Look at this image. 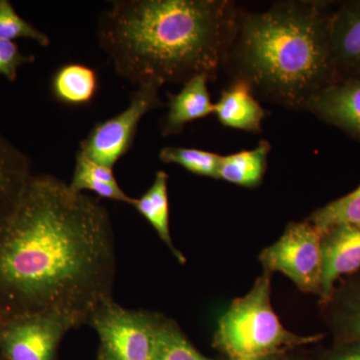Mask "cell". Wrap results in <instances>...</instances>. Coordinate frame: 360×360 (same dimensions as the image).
I'll return each instance as SVG.
<instances>
[{"instance_id": "obj_1", "label": "cell", "mask_w": 360, "mask_h": 360, "mask_svg": "<svg viewBox=\"0 0 360 360\" xmlns=\"http://www.w3.org/2000/svg\"><path fill=\"white\" fill-rule=\"evenodd\" d=\"M115 274L106 208L53 175L32 174L0 217V322L46 312L89 326L112 300Z\"/></svg>"}, {"instance_id": "obj_2", "label": "cell", "mask_w": 360, "mask_h": 360, "mask_svg": "<svg viewBox=\"0 0 360 360\" xmlns=\"http://www.w3.org/2000/svg\"><path fill=\"white\" fill-rule=\"evenodd\" d=\"M236 13L226 0H118L101 13L97 37L117 75L137 86L213 80Z\"/></svg>"}, {"instance_id": "obj_3", "label": "cell", "mask_w": 360, "mask_h": 360, "mask_svg": "<svg viewBox=\"0 0 360 360\" xmlns=\"http://www.w3.org/2000/svg\"><path fill=\"white\" fill-rule=\"evenodd\" d=\"M328 2L281 1L236 13L224 63L253 94L288 110H307L335 82L329 51Z\"/></svg>"}, {"instance_id": "obj_4", "label": "cell", "mask_w": 360, "mask_h": 360, "mask_svg": "<svg viewBox=\"0 0 360 360\" xmlns=\"http://www.w3.org/2000/svg\"><path fill=\"white\" fill-rule=\"evenodd\" d=\"M321 335L302 336L288 330L270 302V274L258 277L248 295L238 298L219 321L213 347L229 359L285 354L310 345Z\"/></svg>"}, {"instance_id": "obj_5", "label": "cell", "mask_w": 360, "mask_h": 360, "mask_svg": "<svg viewBox=\"0 0 360 360\" xmlns=\"http://www.w3.org/2000/svg\"><path fill=\"white\" fill-rule=\"evenodd\" d=\"M161 316L127 309L112 300L92 315L89 326L101 340L99 355L105 360H151Z\"/></svg>"}, {"instance_id": "obj_6", "label": "cell", "mask_w": 360, "mask_h": 360, "mask_svg": "<svg viewBox=\"0 0 360 360\" xmlns=\"http://www.w3.org/2000/svg\"><path fill=\"white\" fill-rule=\"evenodd\" d=\"M323 232L309 219L288 225L281 238L260 253L265 271L281 272L303 292L321 296Z\"/></svg>"}, {"instance_id": "obj_7", "label": "cell", "mask_w": 360, "mask_h": 360, "mask_svg": "<svg viewBox=\"0 0 360 360\" xmlns=\"http://www.w3.org/2000/svg\"><path fill=\"white\" fill-rule=\"evenodd\" d=\"M158 91L160 89L151 85L137 86L129 105L117 115L94 125L86 139L80 142L78 153L113 168L131 148L141 118L163 105Z\"/></svg>"}, {"instance_id": "obj_8", "label": "cell", "mask_w": 360, "mask_h": 360, "mask_svg": "<svg viewBox=\"0 0 360 360\" xmlns=\"http://www.w3.org/2000/svg\"><path fill=\"white\" fill-rule=\"evenodd\" d=\"M75 324L60 315L39 312L0 322L4 360H54L63 336Z\"/></svg>"}, {"instance_id": "obj_9", "label": "cell", "mask_w": 360, "mask_h": 360, "mask_svg": "<svg viewBox=\"0 0 360 360\" xmlns=\"http://www.w3.org/2000/svg\"><path fill=\"white\" fill-rule=\"evenodd\" d=\"M329 51L335 82L360 77V0L343 2L331 13Z\"/></svg>"}, {"instance_id": "obj_10", "label": "cell", "mask_w": 360, "mask_h": 360, "mask_svg": "<svg viewBox=\"0 0 360 360\" xmlns=\"http://www.w3.org/2000/svg\"><path fill=\"white\" fill-rule=\"evenodd\" d=\"M322 302H330L335 281L360 269V226L340 224L324 232L321 241Z\"/></svg>"}, {"instance_id": "obj_11", "label": "cell", "mask_w": 360, "mask_h": 360, "mask_svg": "<svg viewBox=\"0 0 360 360\" xmlns=\"http://www.w3.org/2000/svg\"><path fill=\"white\" fill-rule=\"evenodd\" d=\"M307 110L360 141V77L329 84L310 101Z\"/></svg>"}, {"instance_id": "obj_12", "label": "cell", "mask_w": 360, "mask_h": 360, "mask_svg": "<svg viewBox=\"0 0 360 360\" xmlns=\"http://www.w3.org/2000/svg\"><path fill=\"white\" fill-rule=\"evenodd\" d=\"M210 80L208 75H195L184 84L179 94H167V115L160 127L163 136L179 134L187 123L214 113V104L208 90Z\"/></svg>"}, {"instance_id": "obj_13", "label": "cell", "mask_w": 360, "mask_h": 360, "mask_svg": "<svg viewBox=\"0 0 360 360\" xmlns=\"http://www.w3.org/2000/svg\"><path fill=\"white\" fill-rule=\"evenodd\" d=\"M214 113L219 122L231 129L260 134L266 117L264 108L245 82L234 80L231 87L221 92L214 104Z\"/></svg>"}, {"instance_id": "obj_14", "label": "cell", "mask_w": 360, "mask_h": 360, "mask_svg": "<svg viewBox=\"0 0 360 360\" xmlns=\"http://www.w3.org/2000/svg\"><path fill=\"white\" fill-rule=\"evenodd\" d=\"M132 206L148 220L177 260L184 264L186 257L175 248L170 234L168 174L165 170L156 172L155 179L148 191L141 198H134Z\"/></svg>"}, {"instance_id": "obj_15", "label": "cell", "mask_w": 360, "mask_h": 360, "mask_svg": "<svg viewBox=\"0 0 360 360\" xmlns=\"http://www.w3.org/2000/svg\"><path fill=\"white\" fill-rule=\"evenodd\" d=\"M270 150L271 146L264 139L250 150L221 155L217 179L236 186L255 188L264 180Z\"/></svg>"}, {"instance_id": "obj_16", "label": "cell", "mask_w": 360, "mask_h": 360, "mask_svg": "<svg viewBox=\"0 0 360 360\" xmlns=\"http://www.w3.org/2000/svg\"><path fill=\"white\" fill-rule=\"evenodd\" d=\"M32 176L30 158L0 134V217L13 207Z\"/></svg>"}, {"instance_id": "obj_17", "label": "cell", "mask_w": 360, "mask_h": 360, "mask_svg": "<svg viewBox=\"0 0 360 360\" xmlns=\"http://www.w3.org/2000/svg\"><path fill=\"white\" fill-rule=\"evenodd\" d=\"M70 186L77 193L89 191L106 200L129 205L134 203V198L127 195L118 186L113 174V168L99 165L80 153H77Z\"/></svg>"}, {"instance_id": "obj_18", "label": "cell", "mask_w": 360, "mask_h": 360, "mask_svg": "<svg viewBox=\"0 0 360 360\" xmlns=\"http://www.w3.org/2000/svg\"><path fill=\"white\" fill-rule=\"evenodd\" d=\"M98 78L96 70L80 63L61 66L54 73L51 90L54 97L68 105H82L96 96Z\"/></svg>"}, {"instance_id": "obj_19", "label": "cell", "mask_w": 360, "mask_h": 360, "mask_svg": "<svg viewBox=\"0 0 360 360\" xmlns=\"http://www.w3.org/2000/svg\"><path fill=\"white\" fill-rule=\"evenodd\" d=\"M333 326L338 343L360 341V281L336 298Z\"/></svg>"}, {"instance_id": "obj_20", "label": "cell", "mask_w": 360, "mask_h": 360, "mask_svg": "<svg viewBox=\"0 0 360 360\" xmlns=\"http://www.w3.org/2000/svg\"><path fill=\"white\" fill-rule=\"evenodd\" d=\"M151 360H212L198 352L174 321L161 317Z\"/></svg>"}, {"instance_id": "obj_21", "label": "cell", "mask_w": 360, "mask_h": 360, "mask_svg": "<svg viewBox=\"0 0 360 360\" xmlns=\"http://www.w3.org/2000/svg\"><path fill=\"white\" fill-rule=\"evenodd\" d=\"M309 220L323 233L335 225L360 226V186L352 193L315 210Z\"/></svg>"}, {"instance_id": "obj_22", "label": "cell", "mask_w": 360, "mask_h": 360, "mask_svg": "<svg viewBox=\"0 0 360 360\" xmlns=\"http://www.w3.org/2000/svg\"><path fill=\"white\" fill-rule=\"evenodd\" d=\"M221 155L196 148L167 146L161 149L160 160L184 167L191 174L217 179Z\"/></svg>"}, {"instance_id": "obj_23", "label": "cell", "mask_w": 360, "mask_h": 360, "mask_svg": "<svg viewBox=\"0 0 360 360\" xmlns=\"http://www.w3.org/2000/svg\"><path fill=\"white\" fill-rule=\"evenodd\" d=\"M20 39L33 40L44 47L51 44L49 35L21 18L9 0H0V39L15 42Z\"/></svg>"}, {"instance_id": "obj_24", "label": "cell", "mask_w": 360, "mask_h": 360, "mask_svg": "<svg viewBox=\"0 0 360 360\" xmlns=\"http://www.w3.org/2000/svg\"><path fill=\"white\" fill-rule=\"evenodd\" d=\"M34 60L33 56H25L15 42L0 39V75L9 82H15L21 66Z\"/></svg>"}, {"instance_id": "obj_25", "label": "cell", "mask_w": 360, "mask_h": 360, "mask_svg": "<svg viewBox=\"0 0 360 360\" xmlns=\"http://www.w3.org/2000/svg\"><path fill=\"white\" fill-rule=\"evenodd\" d=\"M319 360H360V341L338 343V347L322 355Z\"/></svg>"}, {"instance_id": "obj_26", "label": "cell", "mask_w": 360, "mask_h": 360, "mask_svg": "<svg viewBox=\"0 0 360 360\" xmlns=\"http://www.w3.org/2000/svg\"><path fill=\"white\" fill-rule=\"evenodd\" d=\"M283 354H285L260 355V356L243 357V359H234L231 360H278Z\"/></svg>"}, {"instance_id": "obj_27", "label": "cell", "mask_w": 360, "mask_h": 360, "mask_svg": "<svg viewBox=\"0 0 360 360\" xmlns=\"http://www.w3.org/2000/svg\"><path fill=\"white\" fill-rule=\"evenodd\" d=\"M278 360H302L300 359H296L295 356H286L285 354H283V356L281 357Z\"/></svg>"}, {"instance_id": "obj_28", "label": "cell", "mask_w": 360, "mask_h": 360, "mask_svg": "<svg viewBox=\"0 0 360 360\" xmlns=\"http://www.w3.org/2000/svg\"><path fill=\"white\" fill-rule=\"evenodd\" d=\"M98 360H105V359H104L103 357L101 356V355H99Z\"/></svg>"}]
</instances>
